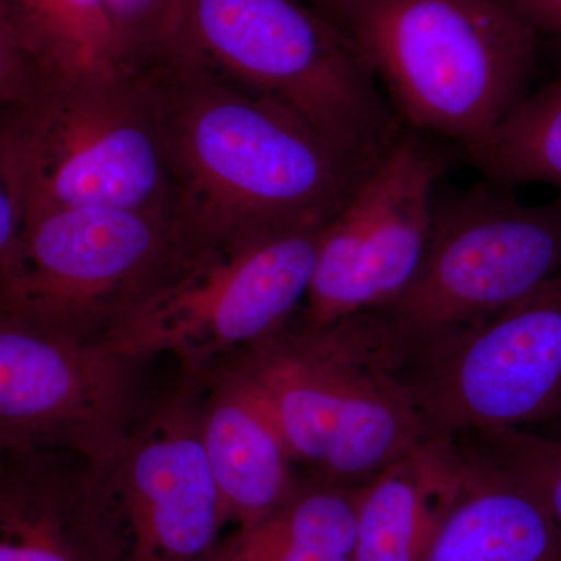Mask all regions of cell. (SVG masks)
<instances>
[{
  "instance_id": "1",
  "label": "cell",
  "mask_w": 561,
  "mask_h": 561,
  "mask_svg": "<svg viewBox=\"0 0 561 561\" xmlns=\"http://www.w3.org/2000/svg\"><path fill=\"white\" fill-rule=\"evenodd\" d=\"M175 162L191 245L330 224L373 168L294 113L171 55L139 66Z\"/></svg>"
},
{
  "instance_id": "2",
  "label": "cell",
  "mask_w": 561,
  "mask_h": 561,
  "mask_svg": "<svg viewBox=\"0 0 561 561\" xmlns=\"http://www.w3.org/2000/svg\"><path fill=\"white\" fill-rule=\"evenodd\" d=\"M210 371L250 394L317 481L364 485L431 438L357 316L321 328L295 319Z\"/></svg>"
},
{
  "instance_id": "3",
  "label": "cell",
  "mask_w": 561,
  "mask_h": 561,
  "mask_svg": "<svg viewBox=\"0 0 561 561\" xmlns=\"http://www.w3.org/2000/svg\"><path fill=\"white\" fill-rule=\"evenodd\" d=\"M157 51L283 106L368 168L401 131L350 36L301 0H173Z\"/></svg>"
},
{
  "instance_id": "4",
  "label": "cell",
  "mask_w": 561,
  "mask_h": 561,
  "mask_svg": "<svg viewBox=\"0 0 561 561\" xmlns=\"http://www.w3.org/2000/svg\"><path fill=\"white\" fill-rule=\"evenodd\" d=\"M335 24L411 127L465 150L527 95L538 35L501 0H350Z\"/></svg>"
},
{
  "instance_id": "5",
  "label": "cell",
  "mask_w": 561,
  "mask_h": 561,
  "mask_svg": "<svg viewBox=\"0 0 561 561\" xmlns=\"http://www.w3.org/2000/svg\"><path fill=\"white\" fill-rule=\"evenodd\" d=\"M561 272V194L527 206L479 186L437 202L426 253L400 295L359 313L397 373Z\"/></svg>"
},
{
  "instance_id": "6",
  "label": "cell",
  "mask_w": 561,
  "mask_h": 561,
  "mask_svg": "<svg viewBox=\"0 0 561 561\" xmlns=\"http://www.w3.org/2000/svg\"><path fill=\"white\" fill-rule=\"evenodd\" d=\"M27 216L121 208L180 220L175 162L149 81L139 69L44 79L10 111Z\"/></svg>"
},
{
  "instance_id": "7",
  "label": "cell",
  "mask_w": 561,
  "mask_h": 561,
  "mask_svg": "<svg viewBox=\"0 0 561 561\" xmlns=\"http://www.w3.org/2000/svg\"><path fill=\"white\" fill-rule=\"evenodd\" d=\"M323 228L225 245H190L95 342L140 364L175 357L184 375L201 378L297 319L311 286Z\"/></svg>"
},
{
  "instance_id": "8",
  "label": "cell",
  "mask_w": 561,
  "mask_h": 561,
  "mask_svg": "<svg viewBox=\"0 0 561 561\" xmlns=\"http://www.w3.org/2000/svg\"><path fill=\"white\" fill-rule=\"evenodd\" d=\"M190 245L181 221L121 208L28 214L16 256L0 273V311L98 341Z\"/></svg>"
},
{
  "instance_id": "9",
  "label": "cell",
  "mask_w": 561,
  "mask_h": 561,
  "mask_svg": "<svg viewBox=\"0 0 561 561\" xmlns=\"http://www.w3.org/2000/svg\"><path fill=\"white\" fill-rule=\"evenodd\" d=\"M397 375L431 438L552 423L561 413V272Z\"/></svg>"
},
{
  "instance_id": "10",
  "label": "cell",
  "mask_w": 561,
  "mask_h": 561,
  "mask_svg": "<svg viewBox=\"0 0 561 561\" xmlns=\"http://www.w3.org/2000/svg\"><path fill=\"white\" fill-rule=\"evenodd\" d=\"M445 168L440 151L401 128L321 231L300 323H337L381 308L409 286L430 243Z\"/></svg>"
},
{
  "instance_id": "11",
  "label": "cell",
  "mask_w": 561,
  "mask_h": 561,
  "mask_svg": "<svg viewBox=\"0 0 561 561\" xmlns=\"http://www.w3.org/2000/svg\"><path fill=\"white\" fill-rule=\"evenodd\" d=\"M139 365L0 311V449H69L113 467L138 420Z\"/></svg>"
},
{
  "instance_id": "12",
  "label": "cell",
  "mask_w": 561,
  "mask_h": 561,
  "mask_svg": "<svg viewBox=\"0 0 561 561\" xmlns=\"http://www.w3.org/2000/svg\"><path fill=\"white\" fill-rule=\"evenodd\" d=\"M203 381L136 420L111 481L124 519V561H208L227 526L202 440Z\"/></svg>"
},
{
  "instance_id": "13",
  "label": "cell",
  "mask_w": 561,
  "mask_h": 561,
  "mask_svg": "<svg viewBox=\"0 0 561 561\" xmlns=\"http://www.w3.org/2000/svg\"><path fill=\"white\" fill-rule=\"evenodd\" d=\"M111 468L69 449H0V561H124Z\"/></svg>"
},
{
  "instance_id": "14",
  "label": "cell",
  "mask_w": 561,
  "mask_h": 561,
  "mask_svg": "<svg viewBox=\"0 0 561 561\" xmlns=\"http://www.w3.org/2000/svg\"><path fill=\"white\" fill-rule=\"evenodd\" d=\"M202 440L219 491L225 522L234 529L267 518L297 493L289 451L249 393L217 375L202 376Z\"/></svg>"
},
{
  "instance_id": "15",
  "label": "cell",
  "mask_w": 561,
  "mask_h": 561,
  "mask_svg": "<svg viewBox=\"0 0 561 561\" xmlns=\"http://www.w3.org/2000/svg\"><path fill=\"white\" fill-rule=\"evenodd\" d=\"M463 470L459 443L434 437L364 483L353 561H426Z\"/></svg>"
},
{
  "instance_id": "16",
  "label": "cell",
  "mask_w": 561,
  "mask_h": 561,
  "mask_svg": "<svg viewBox=\"0 0 561 561\" xmlns=\"http://www.w3.org/2000/svg\"><path fill=\"white\" fill-rule=\"evenodd\" d=\"M459 443L463 481L426 561H561V531L522 482Z\"/></svg>"
},
{
  "instance_id": "17",
  "label": "cell",
  "mask_w": 561,
  "mask_h": 561,
  "mask_svg": "<svg viewBox=\"0 0 561 561\" xmlns=\"http://www.w3.org/2000/svg\"><path fill=\"white\" fill-rule=\"evenodd\" d=\"M360 489L301 483L267 518L221 537L208 561H353Z\"/></svg>"
},
{
  "instance_id": "18",
  "label": "cell",
  "mask_w": 561,
  "mask_h": 561,
  "mask_svg": "<svg viewBox=\"0 0 561 561\" xmlns=\"http://www.w3.org/2000/svg\"><path fill=\"white\" fill-rule=\"evenodd\" d=\"M0 7L44 79L124 69L103 0H0Z\"/></svg>"
},
{
  "instance_id": "19",
  "label": "cell",
  "mask_w": 561,
  "mask_h": 561,
  "mask_svg": "<svg viewBox=\"0 0 561 561\" xmlns=\"http://www.w3.org/2000/svg\"><path fill=\"white\" fill-rule=\"evenodd\" d=\"M465 151L494 183H542L561 194V76L526 95L489 138Z\"/></svg>"
},
{
  "instance_id": "20",
  "label": "cell",
  "mask_w": 561,
  "mask_h": 561,
  "mask_svg": "<svg viewBox=\"0 0 561 561\" xmlns=\"http://www.w3.org/2000/svg\"><path fill=\"white\" fill-rule=\"evenodd\" d=\"M456 440L527 486L561 531V434L505 427L467 432Z\"/></svg>"
},
{
  "instance_id": "21",
  "label": "cell",
  "mask_w": 561,
  "mask_h": 561,
  "mask_svg": "<svg viewBox=\"0 0 561 561\" xmlns=\"http://www.w3.org/2000/svg\"><path fill=\"white\" fill-rule=\"evenodd\" d=\"M173 0H103L124 69L139 68L160 44Z\"/></svg>"
},
{
  "instance_id": "22",
  "label": "cell",
  "mask_w": 561,
  "mask_h": 561,
  "mask_svg": "<svg viewBox=\"0 0 561 561\" xmlns=\"http://www.w3.org/2000/svg\"><path fill=\"white\" fill-rule=\"evenodd\" d=\"M27 221V191L11 138L10 111L0 113V273L20 249Z\"/></svg>"
},
{
  "instance_id": "23",
  "label": "cell",
  "mask_w": 561,
  "mask_h": 561,
  "mask_svg": "<svg viewBox=\"0 0 561 561\" xmlns=\"http://www.w3.org/2000/svg\"><path fill=\"white\" fill-rule=\"evenodd\" d=\"M43 80L0 7V113L27 102Z\"/></svg>"
},
{
  "instance_id": "24",
  "label": "cell",
  "mask_w": 561,
  "mask_h": 561,
  "mask_svg": "<svg viewBox=\"0 0 561 561\" xmlns=\"http://www.w3.org/2000/svg\"><path fill=\"white\" fill-rule=\"evenodd\" d=\"M537 35L561 41V0H501Z\"/></svg>"
},
{
  "instance_id": "25",
  "label": "cell",
  "mask_w": 561,
  "mask_h": 561,
  "mask_svg": "<svg viewBox=\"0 0 561 561\" xmlns=\"http://www.w3.org/2000/svg\"><path fill=\"white\" fill-rule=\"evenodd\" d=\"M350 0H312L313 9L321 11L324 16L330 18L332 22L339 20L342 11L348 5Z\"/></svg>"
},
{
  "instance_id": "26",
  "label": "cell",
  "mask_w": 561,
  "mask_h": 561,
  "mask_svg": "<svg viewBox=\"0 0 561 561\" xmlns=\"http://www.w3.org/2000/svg\"><path fill=\"white\" fill-rule=\"evenodd\" d=\"M553 426H556V434H561V413L557 416L556 420L552 421Z\"/></svg>"
}]
</instances>
